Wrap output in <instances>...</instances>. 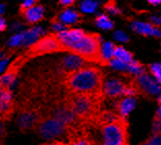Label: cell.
<instances>
[{
    "label": "cell",
    "mask_w": 161,
    "mask_h": 145,
    "mask_svg": "<svg viewBox=\"0 0 161 145\" xmlns=\"http://www.w3.org/2000/svg\"><path fill=\"white\" fill-rule=\"evenodd\" d=\"M85 137L92 145H129L128 122L119 117L105 125L89 122L83 125Z\"/></svg>",
    "instance_id": "6da1fadb"
},
{
    "label": "cell",
    "mask_w": 161,
    "mask_h": 145,
    "mask_svg": "<svg viewBox=\"0 0 161 145\" xmlns=\"http://www.w3.org/2000/svg\"><path fill=\"white\" fill-rule=\"evenodd\" d=\"M104 75L96 67L87 66L65 74L64 85L71 93L104 97L102 93Z\"/></svg>",
    "instance_id": "7a4b0ae2"
},
{
    "label": "cell",
    "mask_w": 161,
    "mask_h": 145,
    "mask_svg": "<svg viewBox=\"0 0 161 145\" xmlns=\"http://www.w3.org/2000/svg\"><path fill=\"white\" fill-rule=\"evenodd\" d=\"M103 97H94L84 94L71 93L64 100L80 125L93 121L100 112V105Z\"/></svg>",
    "instance_id": "3957f363"
},
{
    "label": "cell",
    "mask_w": 161,
    "mask_h": 145,
    "mask_svg": "<svg viewBox=\"0 0 161 145\" xmlns=\"http://www.w3.org/2000/svg\"><path fill=\"white\" fill-rule=\"evenodd\" d=\"M66 52L79 56L86 62L102 65L101 37L96 33H86L78 41L71 44Z\"/></svg>",
    "instance_id": "277c9868"
},
{
    "label": "cell",
    "mask_w": 161,
    "mask_h": 145,
    "mask_svg": "<svg viewBox=\"0 0 161 145\" xmlns=\"http://www.w3.org/2000/svg\"><path fill=\"white\" fill-rule=\"evenodd\" d=\"M56 52H63V48L56 35L49 34L30 45V49L26 53V57L28 59H33L35 57Z\"/></svg>",
    "instance_id": "5b68a950"
},
{
    "label": "cell",
    "mask_w": 161,
    "mask_h": 145,
    "mask_svg": "<svg viewBox=\"0 0 161 145\" xmlns=\"http://www.w3.org/2000/svg\"><path fill=\"white\" fill-rule=\"evenodd\" d=\"M35 131L42 138L54 139L62 135H67V127L56 118L43 115L42 121L36 126Z\"/></svg>",
    "instance_id": "8992f818"
},
{
    "label": "cell",
    "mask_w": 161,
    "mask_h": 145,
    "mask_svg": "<svg viewBox=\"0 0 161 145\" xmlns=\"http://www.w3.org/2000/svg\"><path fill=\"white\" fill-rule=\"evenodd\" d=\"M42 117V111L37 108H23L18 117V125L24 132L35 130Z\"/></svg>",
    "instance_id": "52a82bcc"
},
{
    "label": "cell",
    "mask_w": 161,
    "mask_h": 145,
    "mask_svg": "<svg viewBox=\"0 0 161 145\" xmlns=\"http://www.w3.org/2000/svg\"><path fill=\"white\" fill-rule=\"evenodd\" d=\"M14 105L10 89L0 86V121L4 122L12 117Z\"/></svg>",
    "instance_id": "ba28073f"
},
{
    "label": "cell",
    "mask_w": 161,
    "mask_h": 145,
    "mask_svg": "<svg viewBox=\"0 0 161 145\" xmlns=\"http://www.w3.org/2000/svg\"><path fill=\"white\" fill-rule=\"evenodd\" d=\"M84 67H87V62L83 60L82 58L75 55H69L64 57L61 61V68L63 69L65 74L70 73V72L76 71L79 69H82Z\"/></svg>",
    "instance_id": "9c48e42d"
},
{
    "label": "cell",
    "mask_w": 161,
    "mask_h": 145,
    "mask_svg": "<svg viewBox=\"0 0 161 145\" xmlns=\"http://www.w3.org/2000/svg\"><path fill=\"white\" fill-rule=\"evenodd\" d=\"M136 82H137V85H140L142 92H146L147 94L157 95L161 91L160 85L154 80V79L150 77L147 73H144L140 76H137Z\"/></svg>",
    "instance_id": "30bf717a"
},
{
    "label": "cell",
    "mask_w": 161,
    "mask_h": 145,
    "mask_svg": "<svg viewBox=\"0 0 161 145\" xmlns=\"http://www.w3.org/2000/svg\"><path fill=\"white\" fill-rule=\"evenodd\" d=\"M23 13L24 18L26 21L30 24L37 23L40 20H42L43 16H45V9L42 5H34L29 7L27 9L21 10Z\"/></svg>",
    "instance_id": "8fae6325"
},
{
    "label": "cell",
    "mask_w": 161,
    "mask_h": 145,
    "mask_svg": "<svg viewBox=\"0 0 161 145\" xmlns=\"http://www.w3.org/2000/svg\"><path fill=\"white\" fill-rule=\"evenodd\" d=\"M45 31L42 27H33L29 30L21 33L22 35V45H32L38 40V38L42 36Z\"/></svg>",
    "instance_id": "7c38bea8"
},
{
    "label": "cell",
    "mask_w": 161,
    "mask_h": 145,
    "mask_svg": "<svg viewBox=\"0 0 161 145\" xmlns=\"http://www.w3.org/2000/svg\"><path fill=\"white\" fill-rule=\"evenodd\" d=\"M131 28L135 32H137L138 34L142 35H153V36H157V37H160L161 36V31L158 30L157 27L153 26L151 24L142 23V22H134Z\"/></svg>",
    "instance_id": "4fadbf2b"
},
{
    "label": "cell",
    "mask_w": 161,
    "mask_h": 145,
    "mask_svg": "<svg viewBox=\"0 0 161 145\" xmlns=\"http://www.w3.org/2000/svg\"><path fill=\"white\" fill-rule=\"evenodd\" d=\"M135 105H136V102L133 98H125V99L117 101L116 109L120 117H126L129 112L134 109Z\"/></svg>",
    "instance_id": "5bb4252c"
},
{
    "label": "cell",
    "mask_w": 161,
    "mask_h": 145,
    "mask_svg": "<svg viewBox=\"0 0 161 145\" xmlns=\"http://www.w3.org/2000/svg\"><path fill=\"white\" fill-rule=\"evenodd\" d=\"M59 21L63 25H75L82 21V16L76 10L68 8L60 14Z\"/></svg>",
    "instance_id": "9a60e30c"
},
{
    "label": "cell",
    "mask_w": 161,
    "mask_h": 145,
    "mask_svg": "<svg viewBox=\"0 0 161 145\" xmlns=\"http://www.w3.org/2000/svg\"><path fill=\"white\" fill-rule=\"evenodd\" d=\"M114 49L115 45L112 42H105L104 44H101V59L102 66H108L113 58H114Z\"/></svg>",
    "instance_id": "2e32d148"
},
{
    "label": "cell",
    "mask_w": 161,
    "mask_h": 145,
    "mask_svg": "<svg viewBox=\"0 0 161 145\" xmlns=\"http://www.w3.org/2000/svg\"><path fill=\"white\" fill-rule=\"evenodd\" d=\"M114 58L115 59L120 60L121 62L128 64L131 61H133V56L132 54L126 50L123 46H115L114 49Z\"/></svg>",
    "instance_id": "e0dca14e"
},
{
    "label": "cell",
    "mask_w": 161,
    "mask_h": 145,
    "mask_svg": "<svg viewBox=\"0 0 161 145\" xmlns=\"http://www.w3.org/2000/svg\"><path fill=\"white\" fill-rule=\"evenodd\" d=\"M126 70L129 72V74L136 75V76H140V75L145 73L144 66H142L141 63L136 62V61H131L130 63H128L127 67H126Z\"/></svg>",
    "instance_id": "ac0fdd59"
},
{
    "label": "cell",
    "mask_w": 161,
    "mask_h": 145,
    "mask_svg": "<svg viewBox=\"0 0 161 145\" xmlns=\"http://www.w3.org/2000/svg\"><path fill=\"white\" fill-rule=\"evenodd\" d=\"M95 24H96V26H98L101 29H104V30H112L114 28V23L107 16H103V14L98 16L96 18Z\"/></svg>",
    "instance_id": "d6986e66"
},
{
    "label": "cell",
    "mask_w": 161,
    "mask_h": 145,
    "mask_svg": "<svg viewBox=\"0 0 161 145\" xmlns=\"http://www.w3.org/2000/svg\"><path fill=\"white\" fill-rule=\"evenodd\" d=\"M97 6H98V3L96 0H83L80 7L83 13H91L96 10Z\"/></svg>",
    "instance_id": "ffe728a7"
},
{
    "label": "cell",
    "mask_w": 161,
    "mask_h": 145,
    "mask_svg": "<svg viewBox=\"0 0 161 145\" xmlns=\"http://www.w3.org/2000/svg\"><path fill=\"white\" fill-rule=\"evenodd\" d=\"M150 70H151L152 74L154 77L158 80V82L161 85V66L159 64H152L150 65Z\"/></svg>",
    "instance_id": "44dd1931"
},
{
    "label": "cell",
    "mask_w": 161,
    "mask_h": 145,
    "mask_svg": "<svg viewBox=\"0 0 161 145\" xmlns=\"http://www.w3.org/2000/svg\"><path fill=\"white\" fill-rule=\"evenodd\" d=\"M67 145H92V143L85 136H82V137H78V138L71 139Z\"/></svg>",
    "instance_id": "7402d4cb"
},
{
    "label": "cell",
    "mask_w": 161,
    "mask_h": 145,
    "mask_svg": "<svg viewBox=\"0 0 161 145\" xmlns=\"http://www.w3.org/2000/svg\"><path fill=\"white\" fill-rule=\"evenodd\" d=\"M104 8L107 9L109 13H113V14H119L121 13L120 9L116 5L115 0H109V1L107 3V4L104 5Z\"/></svg>",
    "instance_id": "603a6c76"
},
{
    "label": "cell",
    "mask_w": 161,
    "mask_h": 145,
    "mask_svg": "<svg viewBox=\"0 0 161 145\" xmlns=\"http://www.w3.org/2000/svg\"><path fill=\"white\" fill-rule=\"evenodd\" d=\"M113 68H115V69H119V70H126V67H127V64L121 62L120 60L118 59H115V58H113V59L109 61V64Z\"/></svg>",
    "instance_id": "cb8c5ba5"
},
{
    "label": "cell",
    "mask_w": 161,
    "mask_h": 145,
    "mask_svg": "<svg viewBox=\"0 0 161 145\" xmlns=\"http://www.w3.org/2000/svg\"><path fill=\"white\" fill-rule=\"evenodd\" d=\"M8 45L12 46V48H16V46L22 45V35L17 34V35H14L13 37H10L8 40Z\"/></svg>",
    "instance_id": "d4e9b609"
},
{
    "label": "cell",
    "mask_w": 161,
    "mask_h": 145,
    "mask_svg": "<svg viewBox=\"0 0 161 145\" xmlns=\"http://www.w3.org/2000/svg\"><path fill=\"white\" fill-rule=\"evenodd\" d=\"M65 27H66V26L62 24L59 20H54L52 22V28H53V30L55 32H58V33H59V32L65 30Z\"/></svg>",
    "instance_id": "484cf974"
},
{
    "label": "cell",
    "mask_w": 161,
    "mask_h": 145,
    "mask_svg": "<svg viewBox=\"0 0 161 145\" xmlns=\"http://www.w3.org/2000/svg\"><path fill=\"white\" fill-rule=\"evenodd\" d=\"M115 39L118 41H121V42H125V41H128V37L127 35L124 33V32H121V31H117L115 33Z\"/></svg>",
    "instance_id": "4316f807"
},
{
    "label": "cell",
    "mask_w": 161,
    "mask_h": 145,
    "mask_svg": "<svg viewBox=\"0 0 161 145\" xmlns=\"http://www.w3.org/2000/svg\"><path fill=\"white\" fill-rule=\"evenodd\" d=\"M5 135H6V132H5L4 122L0 121V145H3V141H4Z\"/></svg>",
    "instance_id": "83f0119b"
},
{
    "label": "cell",
    "mask_w": 161,
    "mask_h": 145,
    "mask_svg": "<svg viewBox=\"0 0 161 145\" xmlns=\"http://www.w3.org/2000/svg\"><path fill=\"white\" fill-rule=\"evenodd\" d=\"M36 1H37V0H24L23 4H22V6H21V10L27 9V8H29V7L34 6Z\"/></svg>",
    "instance_id": "f1b7e54d"
},
{
    "label": "cell",
    "mask_w": 161,
    "mask_h": 145,
    "mask_svg": "<svg viewBox=\"0 0 161 145\" xmlns=\"http://www.w3.org/2000/svg\"><path fill=\"white\" fill-rule=\"evenodd\" d=\"M150 20H151V22L153 23V26L157 27V26H160L161 25V18L160 17H152Z\"/></svg>",
    "instance_id": "f546056e"
},
{
    "label": "cell",
    "mask_w": 161,
    "mask_h": 145,
    "mask_svg": "<svg viewBox=\"0 0 161 145\" xmlns=\"http://www.w3.org/2000/svg\"><path fill=\"white\" fill-rule=\"evenodd\" d=\"M7 62H8V57L4 58V59H2L1 61H0V73L5 69V66H6Z\"/></svg>",
    "instance_id": "4dcf8cb0"
},
{
    "label": "cell",
    "mask_w": 161,
    "mask_h": 145,
    "mask_svg": "<svg viewBox=\"0 0 161 145\" xmlns=\"http://www.w3.org/2000/svg\"><path fill=\"white\" fill-rule=\"evenodd\" d=\"M75 0H60V3L63 6H69V5H72L75 3Z\"/></svg>",
    "instance_id": "1f68e13d"
},
{
    "label": "cell",
    "mask_w": 161,
    "mask_h": 145,
    "mask_svg": "<svg viewBox=\"0 0 161 145\" xmlns=\"http://www.w3.org/2000/svg\"><path fill=\"white\" fill-rule=\"evenodd\" d=\"M5 29H6V22L3 18L0 17V32L4 31Z\"/></svg>",
    "instance_id": "d6a6232c"
},
{
    "label": "cell",
    "mask_w": 161,
    "mask_h": 145,
    "mask_svg": "<svg viewBox=\"0 0 161 145\" xmlns=\"http://www.w3.org/2000/svg\"><path fill=\"white\" fill-rule=\"evenodd\" d=\"M42 145H67L66 143H63L61 141H55V142H51V143H46Z\"/></svg>",
    "instance_id": "836d02e7"
},
{
    "label": "cell",
    "mask_w": 161,
    "mask_h": 145,
    "mask_svg": "<svg viewBox=\"0 0 161 145\" xmlns=\"http://www.w3.org/2000/svg\"><path fill=\"white\" fill-rule=\"evenodd\" d=\"M154 119H156L157 122H160V125H161V109L157 111V113H156V115H155V118H154Z\"/></svg>",
    "instance_id": "e575fe53"
},
{
    "label": "cell",
    "mask_w": 161,
    "mask_h": 145,
    "mask_svg": "<svg viewBox=\"0 0 161 145\" xmlns=\"http://www.w3.org/2000/svg\"><path fill=\"white\" fill-rule=\"evenodd\" d=\"M149 3L152 5H158L161 3V0H149Z\"/></svg>",
    "instance_id": "d590c367"
},
{
    "label": "cell",
    "mask_w": 161,
    "mask_h": 145,
    "mask_svg": "<svg viewBox=\"0 0 161 145\" xmlns=\"http://www.w3.org/2000/svg\"><path fill=\"white\" fill-rule=\"evenodd\" d=\"M3 12H4V5H0V14L3 13Z\"/></svg>",
    "instance_id": "8d00e7d4"
},
{
    "label": "cell",
    "mask_w": 161,
    "mask_h": 145,
    "mask_svg": "<svg viewBox=\"0 0 161 145\" xmlns=\"http://www.w3.org/2000/svg\"><path fill=\"white\" fill-rule=\"evenodd\" d=\"M158 104H159V106H160V109H161V96L159 97V99H158Z\"/></svg>",
    "instance_id": "74e56055"
},
{
    "label": "cell",
    "mask_w": 161,
    "mask_h": 145,
    "mask_svg": "<svg viewBox=\"0 0 161 145\" xmlns=\"http://www.w3.org/2000/svg\"><path fill=\"white\" fill-rule=\"evenodd\" d=\"M160 66H161V64H160Z\"/></svg>",
    "instance_id": "f35d334b"
}]
</instances>
